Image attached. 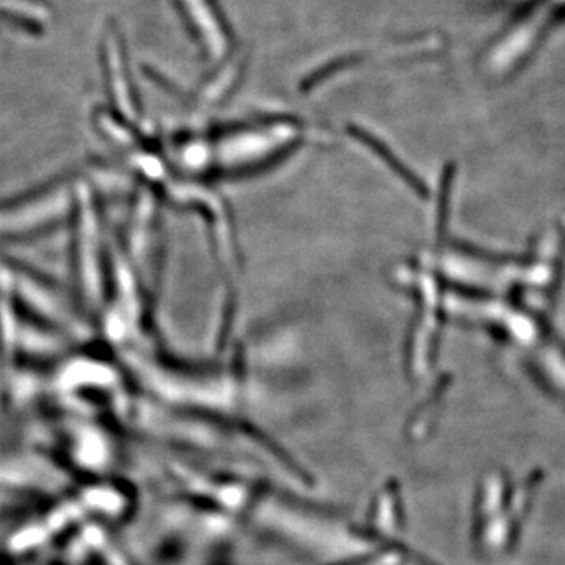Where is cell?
<instances>
[{"label": "cell", "instance_id": "obj_1", "mask_svg": "<svg viewBox=\"0 0 565 565\" xmlns=\"http://www.w3.org/2000/svg\"><path fill=\"white\" fill-rule=\"evenodd\" d=\"M48 10L33 0H0V33L16 32L37 37L43 32Z\"/></svg>", "mask_w": 565, "mask_h": 565}]
</instances>
